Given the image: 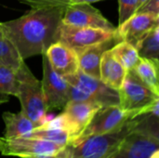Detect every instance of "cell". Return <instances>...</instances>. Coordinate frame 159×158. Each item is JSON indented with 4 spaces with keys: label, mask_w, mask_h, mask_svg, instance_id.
I'll return each instance as SVG.
<instances>
[{
    "label": "cell",
    "mask_w": 159,
    "mask_h": 158,
    "mask_svg": "<svg viewBox=\"0 0 159 158\" xmlns=\"http://www.w3.org/2000/svg\"><path fill=\"white\" fill-rule=\"evenodd\" d=\"M159 25V16L150 13H136L116 27L121 41H126L136 47L139 41L154 27Z\"/></svg>",
    "instance_id": "cell-13"
},
{
    "label": "cell",
    "mask_w": 159,
    "mask_h": 158,
    "mask_svg": "<svg viewBox=\"0 0 159 158\" xmlns=\"http://www.w3.org/2000/svg\"><path fill=\"white\" fill-rule=\"evenodd\" d=\"M18 85L17 70L0 63V94L16 97Z\"/></svg>",
    "instance_id": "cell-23"
},
{
    "label": "cell",
    "mask_w": 159,
    "mask_h": 158,
    "mask_svg": "<svg viewBox=\"0 0 159 158\" xmlns=\"http://www.w3.org/2000/svg\"><path fill=\"white\" fill-rule=\"evenodd\" d=\"M116 34V30L107 31L103 29L75 27L61 24L60 29L59 41L64 43L65 45L73 48L77 54L81 50L90 46L111 39Z\"/></svg>",
    "instance_id": "cell-11"
},
{
    "label": "cell",
    "mask_w": 159,
    "mask_h": 158,
    "mask_svg": "<svg viewBox=\"0 0 159 158\" xmlns=\"http://www.w3.org/2000/svg\"><path fill=\"white\" fill-rule=\"evenodd\" d=\"M120 41V37L116 34L111 39L90 46L78 52L79 70L89 76L100 79V62L103 52Z\"/></svg>",
    "instance_id": "cell-15"
},
{
    "label": "cell",
    "mask_w": 159,
    "mask_h": 158,
    "mask_svg": "<svg viewBox=\"0 0 159 158\" xmlns=\"http://www.w3.org/2000/svg\"><path fill=\"white\" fill-rule=\"evenodd\" d=\"M61 22L62 24L75 27L96 28L107 31L116 30V27H115L99 9L92 7L91 4L87 3L67 5L64 7Z\"/></svg>",
    "instance_id": "cell-10"
},
{
    "label": "cell",
    "mask_w": 159,
    "mask_h": 158,
    "mask_svg": "<svg viewBox=\"0 0 159 158\" xmlns=\"http://www.w3.org/2000/svg\"><path fill=\"white\" fill-rule=\"evenodd\" d=\"M101 108L100 105L90 102L69 101L66 103L62 114L66 118L68 131L72 137L71 143L77 139Z\"/></svg>",
    "instance_id": "cell-12"
},
{
    "label": "cell",
    "mask_w": 159,
    "mask_h": 158,
    "mask_svg": "<svg viewBox=\"0 0 159 158\" xmlns=\"http://www.w3.org/2000/svg\"><path fill=\"white\" fill-rule=\"evenodd\" d=\"M148 158H159V151L158 149H157V150H155L150 156H149V157Z\"/></svg>",
    "instance_id": "cell-29"
},
{
    "label": "cell",
    "mask_w": 159,
    "mask_h": 158,
    "mask_svg": "<svg viewBox=\"0 0 159 158\" xmlns=\"http://www.w3.org/2000/svg\"><path fill=\"white\" fill-rule=\"evenodd\" d=\"M20 138H32L56 142L61 145H67L72 142L70 133L64 129H48L35 128L33 131Z\"/></svg>",
    "instance_id": "cell-22"
},
{
    "label": "cell",
    "mask_w": 159,
    "mask_h": 158,
    "mask_svg": "<svg viewBox=\"0 0 159 158\" xmlns=\"http://www.w3.org/2000/svg\"><path fill=\"white\" fill-rule=\"evenodd\" d=\"M8 97L9 96H7V95H3V94H0V104L1 103H5V102H8Z\"/></svg>",
    "instance_id": "cell-28"
},
{
    "label": "cell",
    "mask_w": 159,
    "mask_h": 158,
    "mask_svg": "<svg viewBox=\"0 0 159 158\" xmlns=\"http://www.w3.org/2000/svg\"><path fill=\"white\" fill-rule=\"evenodd\" d=\"M141 58L159 61V25L150 30L137 44Z\"/></svg>",
    "instance_id": "cell-19"
},
{
    "label": "cell",
    "mask_w": 159,
    "mask_h": 158,
    "mask_svg": "<svg viewBox=\"0 0 159 158\" xmlns=\"http://www.w3.org/2000/svg\"><path fill=\"white\" fill-rule=\"evenodd\" d=\"M111 51L127 71L133 70L141 57L137 48L126 41H120L111 47Z\"/></svg>",
    "instance_id": "cell-20"
},
{
    "label": "cell",
    "mask_w": 159,
    "mask_h": 158,
    "mask_svg": "<svg viewBox=\"0 0 159 158\" xmlns=\"http://www.w3.org/2000/svg\"><path fill=\"white\" fill-rule=\"evenodd\" d=\"M158 66L159 61L141 58L133 69L138 77L157 95H159Z\"/></svg>",
    "instance_id": "cell-18"
},
{
    "label": "cell",
    "mask_w": 159,
    "mask_h": 158,
    "mask_svg": "<svg viewBox=\"0 0 159 158\" xmlns=\"http://www.w3.org/2000/svg\"><path fill=\"white\" fill-rule=\"evenodd\" d=\"M5 123V138H20L33 131L36 126L20 111L19 113L5 112L2 115Z\"/></svg>",
    "instance_id": "cell-17"
},
{
    "label": "cell",
    "mask_w": 159,
    "mask_h": 158,
    "mask_svg": "<svg viewBox=\"0 0 159 158\" xmlns=\"http://www.w3.org/2000/svg\"><path fill=\"white\" fill-rule=\"evenodd\" d=\"M43 79L41 81L47 112L63 109L69 102L70 85L66 79L58 74L51 67L46 54H42Z\"/></svg>",
    "instance_id": "cell-9"
},
{
    "label": "cell",
    "mask_w": 159,
    "mask_h": 158,
    "mask_svg": "<svg viewBox=\"0 0 159 158\" xmlns=\"http://www.w3.org/2000/svg\"><path fill=\"white\" fill-rule=\"evenodd\" d=\"M118 26L137 13L140 0H118Z\"/></svg>",
    "instance_id": "cell-24"
},
{
    "label": "cell",
    "mask_w": 159,
    "mask_h": 158,
    "mask_svg": "<svg viewBox=\"0 0 159 158\" xmlns=\"http://www.w3.org/2000/svg\"><path fill=\"white\" fill-rule=\"evenodd\" d=\"M137 13H150L159 16V0H145L139 7Z\"/></svg>",
    "instance_id": "cell-26"
},
{
    "label": "cell",
    "mask_w": 159,
    "mask_h": 158,
    "mask_svg": "<svg viewBox=\"0 0 159 158\" xmlns=\"http://www.w3.org/2000/svg\"><path fill=\"white\" fill-rule=\"evenodd\" d=\"M127 70L110 49L103 52L100 62V80L111 88L118 90L126 77Z\"/></svg>",
    "instance_id": "cell-16"
},
{
    "label": "cell",
    "mask_w": 159,
    "mask_h": 158,
    "mask_svg": "<svg viewBox=\"0 0 159 158\" xmlns=\"http://www.w3.org/2000/svg\"><path fill=\"white\" fill-rule=\"evenodd\" d=\"M23 61L0 23V63L17 70Z\"/></svg>",
    "instance_id": "cell-21"
},
{
    "label": "cell",
    "mask_w": 159,
    "mask_h": 158,
    "mask_svg": "<svg viewBox=\"0 0 159 158\" xmlns=\"http://www.w3.org/2000/svg\"><path fill=\"white\" fill-rule=\"evenodd\" d=\"M17 77L19 85L16 97L20 102V111L36 127H39L50 119L47 116L41 81L33 74L25 61L17 69Z\"/></svg>",
    "instance_id": "cell-3"
},
{
    "label": "cell",
    "mask_w": 159,
    "mask_h": 158,
    "mask_svg": "<svg viewBox=\"0 0 159 158\" xmlns=\"http://www.w3.org/2000/svg\"><path fill=\"white\" fill-rule=\"evenodd\" d=\"M64 146L66 145L32 138H0V154L5 156L35 158L57 154Z\"/></svg>",
    "instance_id": "cell-7"
},
{
    "label": "cell",
    "mask_w": 159,
    "mask_h": 158,
    "mask_svg": "<svg viewBox=\"0 0 159 158\" xmlns=\"http://www.w3.org/2000/svg\"><path fill=\"white\" fill-rule=\"evenodd\" d=\"M137 126L136 117L128 121L117 130L88 137L70 143L69 158H107L119 146L125 137Z\"/></svg>",
    "instance_id": "cell-4"
},
{
    "label": "cell",
    "mask_w": 159,
    "mask_h": 158,
    "mask_svg": "<svg viewBox=\"0 0 159 158\" xmlns=\"http://www.w3.org/2000/svg\"><path fill=\"white\" fill-rule=\"evenodd\" d=\"M134 117H136L135 114L124 111L118 105L102 107L74 142L82 141L90 136L117 130Z\"/></svg>",
    "instance_id": "cell-8"
},
{
    "label": "cell",
    "mask_w": 159,
    "mask_h": 158,
    "mask_svg": "<svg viewBox=\"0 0 159 158\" xmlns=\"http://www.w3.org/2000/svg\"><path fill=\"white\" fill-rule=\"evenodd\" d=\"M45 54L53 70L62 77L75 74L79 70L76 52L61 41L53 43Z\"/></svg>",
    "instance_id": "cell-14"
},
{
    "label": "cell",
    "mask_w": 159,
    "mask_h": 158,
    "mask_svg": "<svg viewBox=\"0 0 159 158\" xmlns=\"http://www.w3.org/2000/svg\"><path fill=\"white\" fill-rule=\"evenodd\" d=\"M159 103L152 111L136 116L137 126L107 158H148L158 149Z\"/></svg>",
    "instance_id": "cell-2"
},
{
    "label": "cell",
    "mask_w": 159,
    "mask_h": 158,
    "mask_svg": "<svg viewBox=\"0 0 159 158\" xmlns=\"http://www.w3.org/2000/svg\"><path fill=\"white\" fill-rule=\"evenodd\" d=\"M144 1H145V0H140V6H141V5H142V4H143Z\"/></svg>",
    "instance_id": "cell-30"
},
{
    "label": "cell",
    "mask_w": 159,
    "mask_h": 158,
    "mask_svg": "<svg viewBox=\"0 0 159 158\" xmlns=\"http://www.w3.org/2000/svg\"><path fill=\"white\" fill-rule=\"evenodd\" d=\"M118 106L136 116L150 112L159 103V95L154 93L135 74L133 70L127 71L121 88L117 90Z\"/></svg>",
    "instance_id": "cell-6"
},
{
    "label": "cell",
    "mask_w": 159,
    "mask_h": 158,
    "mask_svg": "<svg viewBox=\"0 0 159 158\" xmlns=\"http://www.w3.org/2000/svg\"><path fill=\"white\" fill-rule=\"evenodd\" d=\"M64 7L31 8L18 19L0 22L23 61L44 54L53 43L59 41Z\"/></svg>",
    "instance_id": "cell-1"
},
{
    "label": "cell",
    "mask_w": 159,
    "mask_h": 158,
    "mask_svg": "<svg viewBox=\"0 0 159 158\" xmlns=\"http://www.w3.org/2000/svg\"><path fill=\"white\" fill-rule=\"evenodd\" d=\"M19 3L26 5L31 8L66 7L72 0H17Z\"/></svg>",
    "instance_id": "cell-25"
},
{
    "label": "cell",
    "mask_w": 159,
    "mask_h": 158,
    "mask_svg": "<svg viewBox=\"0 0 159 158\" xmlns=\"http://www.w3.org/2000/svg\"><path fill=\"white\" fill-rule=\"evenodd\" d=\"M70 85L69 101L90 102L106 107L118 105V91L109 88L100 79L89 76L80 70L64 77Z\"/></svg>",
    "instance_id": "cell-5"
},
{
    "label": "cell",
    "mask_w": 159,
    "mask_h": 158,
    "mask_svg": "<svg viewBox=\"0 0 159 158\" xmlns=\"http://www.w3.org/2000/svg\"><path fill=\"white\" fill-rule=\"evenodd\" d=\"M99 1H102V0H72L70 2V4H78V3H87V4H92V3H96Z\"/></svg>",
    "instance_id": "cell-27"
}]
</instances>
